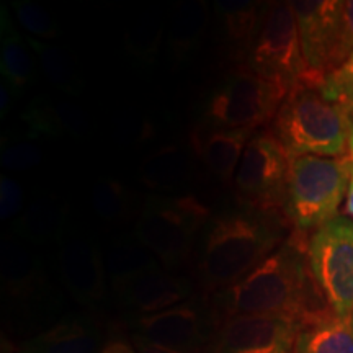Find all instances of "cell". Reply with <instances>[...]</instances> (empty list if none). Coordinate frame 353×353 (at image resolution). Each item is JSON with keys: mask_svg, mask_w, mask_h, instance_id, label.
I'll return each instance as SVG.
<instances>
[{"mask_svg": "<svg viewBox=\"0 0 353 353\" xmlns=\"http://www.w3.org/2000/svg\"><path fill=\"white\" fill-rule=\"evenodd\" d=\"M307 237L291 231L288 239L249 275L214 293L213 307L219 322L244 314L285 316L306 322L327 311L309 267Z\"/></svg>", "mask_w": 353, "mask_h": 353, "instance_id": "1", "label": "cell"}, {"mask_svg": "<svg viewBox=\"0 0 353 353\" xmlns=\"http://www.w3.org/2000/svg\"><path fill=\"white\" fill-rule=\"evenodd\" d=\"M291 228L280 211L237 203L211 214L196 247L198 283L210 293L231 288L288 239Z\"/></svg>", "mask_w": 353, "mask_h": 353, "instance_id": "2", "label": "cell"}, {"mask_svg": "<svg viewBox=\"0 0 353 353\" xmlns=\"http://www.w3.org/2000/svg\"><path fill=\"white\" fill-rule=\"evenodd\" d=\"M290 159L343 157L353 132V114L322 92L319 82L303 81L290 92L270 123Z\"/></svg>", "mask_w": 353, "mask_h": 353, "instance_id": "3", "label": "cell"}, {"mask_svg": "<svg viewBox=\"0 0 353 353\" xmlns=\"http://www.w3.org/2000/svg\"><path fill=\"white\" fill-rule=\"evenodd\" d=\"M352 157L291 159L285 219L291 231L311 234L339 216L350 185Z\"/></svg>", "mask_w": 353, "mask_h": 353, "instance_id": "4", "label": "cell"}, {"mask_svg": "<svg viewBox=\"0 0 353 353\" xmlns=\"http://www.w3.org/2000/svg\"><path fill=\"white\" fill-rule=\"evenodd\" d=\"M211 211L195 195H151L144 200L132 236L167 270L187 262Z\"/></svg>", "mask_w": 353, "mask_h": 353, "instance_id": "5", "label": "cell"}, {"mask_svg": "<svg viewBox=\"0 0 353 353\" xmlns=\"http://www.w3.org/2000/svg\"><path fill=\"white\" fill-rule=\"evenodd\" d=\"M290 92L239 65L206 97L201 125L223 130H254L270 125Z\"/></svg>", "mask_w": 353, "mask_h": 353, "instance_id": "6", "label": "cell"}, {"mask_svg": "<svg viewBox=\"0 0 353 353\" xmlns=\"http://www.w3.org/2000/svg\"><path fill=\"white\" fill-rule=\"evenodd\" d=\"M259 77L291 92L307 76L296 17L290 2H270L245 65Z\"/></svg>", "mask_w": 353, "mask_h": 353, "instance_id": "7", "label": "cell"}, {"mask_svg": "<svg viewBox=\"0 0 353 353\" xmlns=\"http://www.w3.org/2000/svg\"><path fill=\"white\" fill-rule=\"evenodd\" d=\"M307 260L330 311L353 312V219L341 216L307 237Z\"/></svg>", "mask_w": 353, "mask_h": 353, "instance_id": "8", "label": "cell"}, {"mask_svg": "<svg viewBox=\"0 0 353 353\" xmlns=\"http://www.w3.org/2000/svg\"><path fill=\"white\" fill-rule=\"evenodd\" d=\"M290 3L296 17L307 70L304 81L321 82L352 56L342 17V0H298Z\"/></svg>", "mask_w": 353, "mask_h": 353, "instance_id": "9", "label": "cell"}, {"mask_svg": "<svg viewBox=\"0 0 353 353\" xmlns=\"http://www.w3.org/2000/svg\"><path fill=\"white\" fill-rule=\"evenodd\" d=\"M291 159L270 131H255L234 176L241 205L262 211H283Z\"/></svg>", "mask_w": 353, "mask_h": 353, "instance_id": "10", "label": "cell"}, {"mask_svg": "<svg viewBox=\"0 0 353 353\" xmlns=\"http://www.w3.org/2000/svg\"><path fill=\"white\" fill-rule=\"evenodd\" d=\"M132 335L179 353H196L214 341L219 319L208 299L193 296L162 312L134 316Z\"/></svg>", "mask_w": 353, "mask_h": 353, "instance_id": "11", "label": "cell"}, {"mask_svg": "<svg viewBox=\"0 0 353 353\" xmlns=\"http://www.w3.org/2000/svg\"><path fill=\"white\" fill-rule=\"evenodd\" d=\"M303 322L270 314L232 316L219 322L216 353H294Z\"/></svg>", "mask_w": 353, "mask_h": 353, "instance_id": "12", "label": "cell"}, {"mask_svg": "<svg viewBox=\"0 0 353 353\" xmlns=\"http://www.w3.org/2000/svg\"><path fill=\"white\" fill-rule=\"evenodd\" d=\"M57 270L65 291L82 306H95L107 294L108 275L99 245L70 223L59 242Z\"/></svg>", "mask_w": 353, "mask_h": 353, "instance_id": "13", "label": "cell"}, {"mask_svg": "<svg viewBox=\"0 0 353 353\" xmlns=\"http://www.w3.org/2000/svg\"><path fill=\"white\" fill-rule=\"evenodd\" d=\"M112 286L121 306L136 316L156 314L195 296L188 278L176 276L161 267L120 278L112 281Z\"/></svg>", "mask_w": 353, "mask_h": 353, "instance_id": "14", "label": "cell"}, {"mask_svg": "<svg viewBox=\"0 0 353 353\" xmlns=\"http://www.w3.org/2000/svg\"><path fill=\"white\" fill-rule=\"evenodd\" d=\"M0 280L3 296L19 306H48L51 290L41 260L10 232L0 242Z\"/></svg>", "mask_w": 353, "mask_h": 353, "instance_id": "15", "label": "cell"}, {"mask_svg": "<svg viewBox=\"0 0 353 353\" xmlns=\"http://www.w3.org/2000/svg\"><path fill=\"white\" fill-rule=\"evenodd\" d=\"M268 3L252 0H218L214 13L218 19L221 41L229 59L245 65L249 52L262 28Z\"/></svg>", "mask_w": 353, "mask_h": 353, "instance_id": "16", "label": "cell"}, {"mask_svg": "<svg viewBox=\"0 0 353 353\" xmlns=\"http://www.w3.org/2000/svg\"><path fill=\"white\" fill-rule=\"evenodd\" d=\"M254 130H223L198 125L192 132L193 154L221 182H232Z\"/></svg>", "mask_w": 353, "mask_h": 353, "instance_id": "17", "label": "cell"}, {"mask_svg": "<svg viewBox=\"0 0 353 353\" xmlns=\"http://www.w3.org/2000/svg\"><path fill=\"white\" fill-rule=\"evenodd\" d=\"M101 332L92 316L65 314L19 347L17 353H99Z\"/></svg>", "mask_w": 353, "mask_h": 353, "instance_id": "18", "label": "cell"}, {"mask_svg": "<svg viewBox=\"0 0 353 353\" xmlns=\"http://www.w3.org/2000/svg\"><path fill=\"white\" fill-rule=\"evenodd\" d=\"M69 223L68 206L54 195L39 193L28 208L13 221L8 232L26 245H46L61 242Z\"/></svg>", "mask_w": 353, "mask_h": 353, "instance_id": "19", "label": "cell"}, {"mask_svg": "<svg viewBox=\"0 0 353 353\" xmlns=\"http://www.w3.org/2000/svg\"><path fill=\"white\" fill-rule=\"evenodd\" d=\"M20 123L38 138H81L88 126L79 105L50 97H37L21 114Z\"/></svg>", "mask_w": 353, "mask_h": 353, "instance_id": "20", "label": "cell"}, {"mask_svg": "<svg viewBox=\"0 0 353 353\" xmlns=\"http://www.w3.org/2000/svg\"><path fill=\"white\" fill-rule=\"evenodd\" d=\"M195 175L192 154L179 145H164L148 154L139 167L141 182L152 192L170 193L187 187Z\"/></svg>", "mask_w": 353, "mask_h": 353, "instance_id": "21", "label": "cell"}, {"mask_svg": "<svg viewBox=\"0 0 353 353\" xmlns=\"http://www.w3.org/2000/svg\"><path fill=\"white\" fill-rule=\"evenodd\" d=\"M294 353H353V312H321L299 329Z\"/></svg>", "mask_w": 353, "mask_h": 353, "instance_id": "22", "label": "cell"}, {"mask_svg": "<svg viewBox=\"0 0 353 353\" xmlns=\"http://www.w3.org/2000/svg\"><path fill=\"white\" fill-rule=\"evenodd\" d=\"M210 25V7L205 0H187L175 7L167 28V46L172 61L180 64L200 46Z\"/></svg>", "mask_w": 353, "mask_h": 353, "instance_id": "23", "label": "cell"}, {"mask_svg": "<svg viewBox=\"0 0 353 353\" xmlns=\"http://www.w3.org/2000/svg\"><path fill=\"white\" fill-rule=\"evenodd\" d=\"M0 72L17 94L28 87L34 76L30 46L17 32L7 6L0 8Z\"/></svg>", "mask_w": 353, "mask_h": 353, "instance_id": "24", "label": "cell"}, {"mask_svg": "<svg viewBox=\"0 0 353 353\" xmlns=\"http://www.w3.org/2000/svg\"><path fill=\"white\" fill-rule=\"evenodd\" d=\"M26 43L37 54L44 76L52 87L70 97L81 94L82 77L79 76V70L64 50L33 37L26 38Z\"/></svg>", "mask_w": 353, "mask_h": 353, "instance_id": "25", "label": "cell"}, {"mask_svg": "<svg viewBox=\"0 0 353 353\" xmlns=\"http://www.w3.org/2000/svg\"><path fill=\"white\" fill-rule=\"evenodd\" d=\"M154 267H159V260L134 236L113 241L105 257V268L112 281L136 275Z\"/></svg>", "mask_w": 353, "mask_h": 353, "instance_id": "26", "label": "cell"}, {"mask_svg": "<svg viewBox=\"0 0 353 353\" xmlns=\"http://www.w3.org/2000/svg\"><path fill=\"white\" fill-rule=\"evenodd\" d=\"M165 26L156 13L143 15L125 33V50L132 61L145 68L157 61L164 39Z\"/></svg>", "mask_w": 353, "mask_h": 353, "instance_id": "27", "label": "cell"}, {"mask_svg": "<svg viewBox=\"0 0 353 353\" xmlns=\"http://www.w3.org/2000/svg\"><path fill=\"white\" fill-rule=\"evenodd\" d=\"M44 157L39 138L26 128L19 126L8 130L0 145V161L7 170L25 172L41 164Z\"/></svg>", "mask_w": 353, "mask_h": 353, "instance_id": "28", "label": "cell"}, {"mask_svg": "<svg viewBox=\"0 0 353 353\" xmlns=\"http://www.w3.org/2000/svg\"><path fill=\"white\" fill-rule=\"evenodd\" d=\"M90 198L92 208L100 219L107 223H123L130 218L132 198L118 180L107 179L97 182L92 188Z\"/></svg>", "mask_w": 353, "mask_h": 353, "instance_id": "29", "label": "cell"}, {"mask_svg": "<svg viewBox=\"0 0 353 353\" xmlns=\"http://www.w3.org/2000/svg\"><path fill=\"white\" fill-rule=\"evenodd\" d=\"M10 6L19 23L33 38L46 41V39H57L61 37V30L56 20L38 3L32 0H13Z\"/></svg>", "mask_w": 353, "mask_h": 353, "instance_id": "30", "label": "cell"}, {"mask_svg": "<svg viewBox=\"0 0 353 353\" xmlns=\"http://www.w3.org/2000/svg\"><path fill=\"white\" fill-rule=\"evenodd\" d=\"M319 87L329 99L339 101L353 114V54L345 64L322 79Z\"/></svg>", "mask_w": 353, "mask_h": 353, "instance_id": "31", "label": "cell"}, {"mask_svg": "<svg viewBox=\"0 0 353 353\" xmlns=\"http://www.w3.org/2000/svg\"><path fill=\"white\" fill-rule=\"evenodd\" d=\"M23 187L12 176H0V218L12 219L20 213L23 206Z\"/></svg>", "mask_w": 353, "mask_h": 353, "instance_id": "32", "label": "cell"}, {"mask_svg": "<svg viewBox=\"0 0 353 353\" xmlns=\"http://www.w3.org/2000/svg\"><path fill=\"white\" fill-rule=\"evenodd\" d=\"M19 95L20 94H17L8 83L6 82L0 83V117L3 118L6 114L10 113V110L13 105H15V100Z\"/></svg>", "mask_w": 353, "mask_h": 353, "instance_id": "33", "label": "cell"}, {"mask_svg": "<svg viewBox=\"0 0 353 353\" xmlns=\"http://www.w3.org/2000/svg\"><path fill=\"white\" fill-rule=\"evenodd\" d=\"M132 345H134L138 353H179L175 350H170V348H167V347L157 345V343L148 342V341H144V339L136 337V335H132Z\"/></svg>", "mask_w": 353, "mask_h": 353, "instance_id": "34", "label": "cell"}, {"mask_svg": "<svg viewBox=\"0 0 353 353\" xmlns=\"http://www.w3.org/2000/svg\"><path fill=\"white\" fill-rule=\"evenodd\" d=\"M100 353H138V350L125 341H112L101 347Z\"/></svg>", "mask_w": 353, "mask_h": 353, "instance_id": "35", "label": "cell"}, {"mask_svg": "<svg viewBox=\"0 0 353 353\" xmlns=\"http://www.w3.org/2000/svg\"><path fill=\"white\" fill-rule=\"evenodd\" d=\"M348 154L352 157V174H350V185H348V193L345 198V206H343V211L348 214V218L353 219V132L350 138V148H348Z\"/></svg>", "mask_w": 353, "mask_h": 353, "instance_id": "36", "label": "cell"}, {"mask_svg": "<svg viewBox=\"0 0 353 353\" xmlns=\"http://www.w3.org/2000/svg\"><path fill=\"white\" fill-rule=\"evenodd\" d=\"M206 353H216V352L213 350V348H211V350H210V352H206Z\"/></svg>", "mask_w": 353, "mask_h": 353, "instance_id": "37", "label": "cell"}]
</instances>
